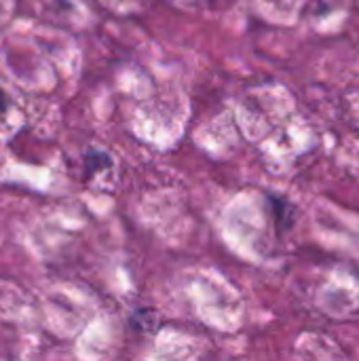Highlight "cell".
<instances>
[{
	"instance_id": "obj_1",
	"label": "cell",
	"mask_w": 359,
	"mask_h": 361,
	"mask_svg": "<svg viewBox=\"0 0 359 361\" xmlns=\"http://www.w3.org/2000/svg\"><path fill=\"white\" fill-rule=\"evenodd\" d=\"M83 167H85V176L89 178L93 173H99V171L112 167V157L108 152H104V150L91 148V150H87L83 154Z\"/></svg>"
},
{
	"instance_id": "obj_2",
	"label": "cell",
	"mask_w": 359,
	"mask_h": 361,
	"mask_svg": "<svg viewBox=\"0 0 359 361\" xmlns=\"http://www.w3.org/2000/svg\"><path fill=\"white\" fill-rule=\"evenodd\" d=\"M154 324H157V317L150 309H140L133 313L131 317V326L133 330H140V332H148V330H154Z\"/></svg>"
},
{
	"instance_id": "obj_3",
	"label": "cell",
	"mask_w": 359,
	"mask_h": 361,
	"mask_svg": "<svg viewBox=\"0 0 359 361\" xmlns=\"http://www.w3.org/2000/svg\"><path fill=\"white\" fill-rule=\"evenodd\" d=\"M8 108H11V99H8V95L0 89V121L6 116V112H8Z\"/></svg>"
}]
</instances>
